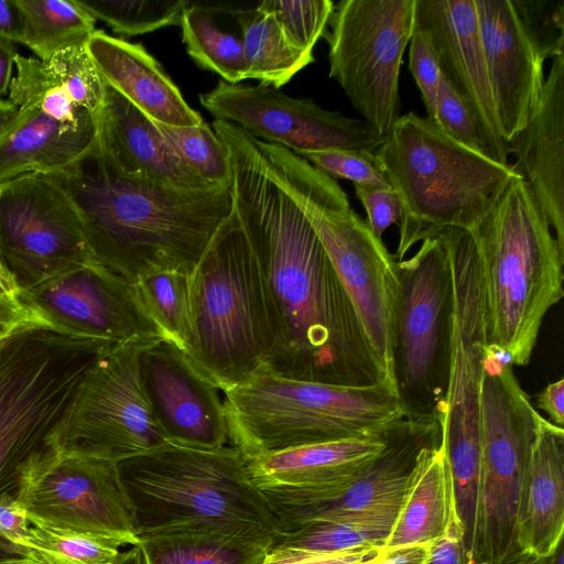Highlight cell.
Instances as JSON below:
<instances>
[{
    "label": "cell",
    "instance_id": "6da1fadb",
    "mask_svg": "<svg viewBox=\"0 0 564 564\" xmlns=\"http://www.w3.org/2000/svg\"><path fill=\"white\" fill-rule=\"evenodd\" d=\"M212 127L226 147L234 209L265 285L273 344L264 365L286 378L330 384L388 378L319 239L269 176L257 139L227 121Z\"/></svg>",
    "mask_w": 564,
    "mask_h": 564
},
{
    "label": "cell",
    "instance_id": "7a4b0ae2",
    "mask_svg": "<svg viewBox=\"0 0 564 564\" xmlns=\"http://www.w3.org/2000/svg\"><path fill=\"white\" fill-rule=\"evenodd\" d=\"M47 175L72 199L95 260L132 284L160 271L192 275L234 210L231 181L181 188L130 175L97 141L74 164Z\"/></svg>",
    "mask_w": 564,
    "mask_h": 564
},
{
    "label": "cell",
    "instance_id": "3957f363",
    "mask_svg": "<svg viewBox=\"0 0 564 564\" xmlns=\"http://www.w3.org/2000/svg\"><path fill=\"white\" fill-rule=\"evenodd\" d=\"M469 232L479 260L486 345L525 366L545 315L564 295V250L520 175Z\"/></svg>",
    "mask_w": 564,
    "mask_h": 564
},
{
    "label": "cell",
    "instance_id": "277c9868",
    "mask_svg": "<svg viewBox=\"0 0 564 564\" xmlns=\"http://www.w3.org/2000/svg\"><path fill=\"white\" fill-rule=\"evenodd\" d=\"M373 154L402 203L397 261L417 242L447 229L470 231L519 175L513 164H500L460 144L412 111L398 118Z\"/></svg>",
    "mask_w": 564,
    "mask_h": 564
},
{
    "label": "cell",
    "instance_id": "5b68a950",
    "mask_svg": "<svg viewBox=\"0 0 564 564\" xmlns=\"http://www.w3.org/2000/svg\"><path fill=\"white\" fill-rule=\"evenodd\" d=\"M224 394L229 444L247 459L371 434L405 417L388 378L330 384L286 378L262 365Z\"/></svg>",
    "mask_w": 564,
    "mask_h": 564
},
{
    "label": "cell",
    "instance_id": "8992f818",
    "mask_svg": "<svg viewBox=\"0 0 564 564\" xmlns=\"http://www.w3.org/2000/svg\"><path fill=\"white\" fill-rule=\"evenodd\" d=\"M192 332L185 354L220 391L267 364L273 332L265 285L235 212L191 275Z\"/></svg>",
    "mask_w": 564,
    "mask_h": 564
},
{
    "label": "cell",
    "instance_id": "52a82bcc",
    "mask_svg": "<svg viewBox=\"0 0 564 564\" xmlns=\"http://www.w3.org/2000/svg\"><path fill=\"white\" fill-rule=\"evenodd\" d=\"M269 176L297 205L324 247L388 378L397 260L350 207L339 184L289 149L257 140ZM393 382V381H392Z\"/></svg>",
    "mask_w": 564,
    "mask_h": 564
},
{
    "label": "cell",
    "instance_id": "ba28073f",
    "mask_svg": "<svg viewBox=\"0 0 564 564\" xmlns=\"http://www.w3.org/2000/svg\"><path fill=\"white\" fill-rule=\"evenodd\" d=\"M117 465L139 535L204 522L251 523L276 532L248 459L230 444L207 449L167 442Z\"/></svg>",
    "mask_w": 564,
    "mask_h": 564
},
{
    "label": "cell",
    "instance_id": "9c48e42d",
    "mask_svg": "<svg viewBox=\"0 0 564 564\" xmlns=\"http://www.w3.org/2000/svg\"><path fill=\"white\" fill-rule=\"evenodd\" d=\"M109 343L45 326L0 340V497L15 496L22 466L45 440Z\"/></svg>",
    "mask_w": 564,
    "mask_h": 564
},
{
    "label": "cell",
    "instance_id": "30bf717a",
    "mask_svg": "<svg viewBox=\"0 0 564 564\" xmlns=\"http://www.w3.org/2000/svg\"><path fill=\"white\" fill-rule=\"evenodd\" d=\"M511 356L485 346L480 404V480L471 564H507L522 552L518 524L535 437V416Z\"/></svg>",
    "mask_w": 564,
    "mask_h": 564
},
{
    "label": "cell",
    "instance_id": "8fae6325",
    "mask_svg": "<svg viewBox=\"0 0 564 564\" xmlns=\"http://www.w3.org/2000/svg\"><path fill=\"white\" fill-rule=\"evenodd\" d=\"M391 377L406 419L443 422L451 370L453 291L442 235L397 261Z\"/></svg>",
    "mask_w": 564,
    "mask_h": 564
},
{
    "label": "cell",
    "instance_id": "7c38bea8",
    "mask_svg": "<svg viewBox=\"0 0 564 564\" xmlns=\"http://www.w3.org/2000/svg\"><path fill=\"white\" fill-rule=\"evenodd\" d=\"M442 236L453 291L451 370L442 440L456 513L464 532L473 534L480 480V404L486 346L480 269L469 231L451 228Z\"/></svg>",
    "mask_w": 564,
    "mask_h": 564
},
{
    "label": "cell",
    "instance_id": "4fadbf2b",
    "mask_svg": "<svg viewBox=\"0 0 564 564\" xmlns=\"http://www.w3.org/2000/svg\"><path fill=\"white\" fill-rule=\"evenodd\" d=\"M156 339L106 346L47 434L45 446L119 463L167 443L139 373L141 351Z\"/></svg>",
    "mask_w": 564,
    "mask_h": 564
},
{
    "label": "cell",
    "instance_id": "5bb4252c",
    "mask_svg": "<svg viewBox=\"0 0 564 564\" xmlns=\"http://www.w3.org/2000/svg\"><path fill=\"white\" fill-rule=\"evenodd\" d=\"M415 0H341L329 19V77L364 121L387 135L400 117L399 75Z\"/></svg>",
    "mask_w": 564,
    "mask_h": 564
},
{
    "label": "cell",
    "instance_id": "9a60e30c",
    "mask_svg": "<svg viewBox=\"0 0 564 564\" xmlns=\"http://www.w3.org/2000/svg\"><path fill=\"white\" fill-rule=\"evenodd\" d=\"M15 499L33 525L139 544L117 463L46 447L22 466Z\"/></svg>",
    "mask_w": 564,
    "mask_h": 564
},
{
    "label": "cell",
    "instance_id": "2e32d148",
    "mask_svg": "<svg viewBox=\"0 0 564 564\" xmlns=\"http://www.w3.org/2000/svg\"><path fill=\"white\" fill-rule=\"evenodd\" d=\"M0 256L22 292L96 261L72 199L41 173L0 185Z\"/></svg>",
    "mask_w": 564,
    "mask_h": 564
},
{
    "label": "cell",
    "instance_id": "e0dca14e",
    "mask_svg": "<svg viewBox=\"0 0 564 564\" xmlns=\"http://www.w3.org/2000/svg\"><path fill=\"white\" fill-rule=\"evenodd\" d=\"M199 101L215 119L234 123L253 138L295 154L325 150L375 152L386 138L364 120L260 84L231 85L220 79L212 90L199 95Z\"/></svg>",
    "mask_w": 564,
    "mask_h": 564
},
{
    "label": "cell",
    "instance_id": "ac0fdd59",
    "mask_svg": "<svg viewBox=\"0 0 564 564\" xmlns=\"http://www.w3.org/2000/svg\"><path fill=\"white\" fill-rule=\"evenodd\" d=\"M441 441L440 420L403 417L393 425L379 456L346 486L329 490L260 489L275 517L276 531L401 507L423 452Z\"/></svg>",
    "mask_w": 564,
    "mask_h": 564
},
{
    "label": "cell",
    "instance_id": "d6986e66",
    "mask_svg": "<svg viewBox=\"0 0 564 564\" xmlns=\"http://www.w3.org/2000/svg\"><path fill=\"white\" fill-rule=\"evenodd\" d=\"M22 300L72 336L109 344L166 338L137 286L97 261L24 290Z\"/></svg>",
    "mask_w": 564,
    "mask_h": 564
},
{
    "label": "cell",
    "instance_id": "ffe728a7",
    "mask_svg": "<svg viewBox=\"0 0 564 564\" xmlns=\"http://www.w3.org/2000/svg\"><path fill=\"white\" fill-rule=\"evenodd\" d=\"M145 397L169 442L214 449L229 444L219 390L167 338L150 343L139 356Z\"/></svg>",
    "mask_w": 564,
    "mask_h": 564
},
{
    "label": "cell",
    "instance_id": "44dd1931",
    "mask_svg": "<svg viewBox=\"0 0 564 564\" xmlns=\"http://www.w3.org/2000/svg\"><path fill=\"white\" fill-rule=\"evenodd\" d=\"M413 26L426 32L441 73L473 111L488 158L507 164L503 139L487 70L474 0H415Z\"/></svg>",
    "mask_w": 564,
    "mask_h": 564
},
{
    "label": "cell",
    "instance_id": "7402d4cb",
    "mask_svg": "<svg viewBox=\"0 0 564 564\" xmlns=\"http://www.w3.org/2000/svg\"><path fill=\"white\" fill-rule=\"evenodd\" d=\"M474 1L500 129L509 143L539 109L544 59L511 0Z\"/></svg>",
    "mask_w": 564,
    "mask_h": 564
},
{
    "label": "cell",
    "instance_id": "603a6c76",
    "mask_svg": "<svg viewBox=\"0 0 564 564\" xmlns=\"http://www.w3.org/2000/svg\"><path fill=\"white\" fill-rule=\"evenodd\" d=\"M517 173L528 183L564 250V54L552 58L534 117L509 141Z\"/></svg>",
    "mask_w": 564,
    "mask_h": 564
},
{
    "label": "cell",
    "instance_id": "cb8c5ba5",
    "mask_svg": "<svg viewBox=\"0 0 564 564\" xmlns=\"http://www.w3.org/2000/svg\"><path fill=\"white\" fill-rule=\"evenodd\" d=\"M18 115L0 138V185L18 176L53 174L83 158L96 143L98 119L64 122L25 94L9 91Z\"/></svg>",
    "mask_w": 564,
    "mask_h": 564
},
{
    "label": "cell",
    "instance_id": "d4e9b609",
    "mask_svg": "<svg viewBox=\"0 0 564 564\" xmlns=\"http://www.w3.org/2000/svg\"><path fill=\"white\" fill-rule=\"evenodd\" d=\"M87 51L105 84L151 120L177 127L204 121L141 44L96 29L87 43Z\"/></svg>",
    "mask_w": 564,
    "mask_h": 564
},
{
    "label": "cell",
    "instance_id": "484cf974",
    "mask_svg": "<svg viewBox=\"0 0 564 564\" xmlns=\"http://www.w3.org/2000/svg\"><path fill=\"white\" fill-rule=\"evenodd\" d=\"M397 422L358 437L305 445L250 458V475L259 489L341 488L379 456Z\"/></svg>",
    "mask_w": 564,
    "mask_h": 564
},
{
    "label": "cell",
    "instance_id": "4316f807",
    "mask_svg": "<svg viewBox=\"0 0 564 564\" xmlns=\"http://www.w3.org/2000/svg\"><path fill=\"white\" fill-rule=\"evenodd\" d=\"M97 142L121 171L181 188L210 185L188 170L175 155L153 120L107 86L98 118Z\"/></svg>",
    "mask_w": 564,
    "mask_h": 564
},
{
    "label": "cell",
    "instance_id": "83f0119b",
    "mask_svg": "<svg viewBox=\"0 0 564 564\" xmlns=\"http://www.w3.org/2000/svg\"><path fill=\"white\" fill-rule=\"evenodd\" d=\"M535 423L518 541L522 554L543 558L550 556L564 538V430L539 412Z\"/></svg>",
    "mask_w": 564,
    "mask_h": 564
},
{
    "label": "cell",
    "instance_id": "f1b7e54d",
    "mask_svg": "<svg viewBox=\"0 0 564 564\" xmlns=\"http://www.w3.org/2000/svg\"><path fill=\"white\" fill-rule=\"evenodd\" d=\"M275 533L251 523L204 522L139 535L144 564H262Z\"/></svg>",
    "mask_w": 564,
    "mask_h": 564
},
{
    "label": "cell",
    "instance_id": "f546056e",
    "mask_svg": "<svg viewBox=\"0 0 564 564\" xmlns=\"http://www.w3.org/2000/svg\"><path fill=\"white\" fill-rule=\"evenodd\" d=\"M453 499L442 440L423 452L384 549L435 541L445 531Z\"/></svg>",
    "mask_w": 564,
    "mask_h": 564
},
{
    "label": "cell",
    "instance_id": "4dcf8cb0",
    "mask_svg": "<svg viewBox=\"0 0 564 564\" xmlns=\"http://www.w3.org/2000/svg\"><path fill=\"white\" fill-rule=\"evenodd\" d=\"M400 508L315 520L279 530L270 550L337 553L375 545L384 546Z\"/></svg>",
    "mask_w": 564,
    "mask_h": 564
},
{
    "label": "cell",
    "instance_id": "1f68e13d",
    "mask_svg": "<svg viewBox=\"0 0 564 564\" xmlns=\"http://www.w3.org/2000/svg\"><path fill=\"white\" fill-rule=\"evenodd\" d=\"M234 14L241 31L247 79L280 89L315 61L289 42L273 13L260 4Z\"/></svg>",
    "mask_w": 564,
    "mask_h": 564
},
{
    "label": "cell",
    "instance_id": "d6a6232c",
    "mask_svg": "<svg viewBox=\"0 0 564 564\" xmlns=\"http://www.w3.org/2000/svg\"><path fill=\"white\" fill-rule=\"evenodd\" d=\"M21 14L19 43L44 64L56 54L86 46L96 20L75 0H15Z\"/></svg>",
    "mask_w": 564,
    "mask_h": 564
},
{
    "label": "cell",
    "instance_id": "836d02e7",
    "mask_svg": "<svg viewBox=\"0 0 564 564\" xmlns=\"http://www.w3.org/2000/svg\"><path fill=\"white\" fill-rule=\"evenodd\" d=\"M215 13L214 9L189 3L180 22L182 40L197 65L236 85L247 79L241 35L219 26Z\"/></svg>",
    "mask_w": 564,
    "mask_h": 564
},
{
    "label": "cell",
    "instance_id": "e575fe53",
    "mask_svg": "<svg viewBox=\"0 0 564 564\" xmlns=\"http://www.w3.org/2000/svg\"><path fill=\"white\" fill-rule=\"evenodd\" d=\"M134 285L166 338L185 350L192 332L191 275L160 271L141 278Z\"/></svg>",
    "mask_w": 564,
    "mask_h": 564
},
{
    "label": "cell",
    "instance_id": "d590c367",
    "mask_svg": "<svg viewBox=\"0 0 564 564\" xmlns=\"http://www.w3.org/2000/svg\"><path fill=\"white\" fill-rule=\"evenodd\" d=\"M95 20L121 35L134 36L180 25L186 0H75Z\"/></svg>",
    "mask_w": 564,
    "mask_h": 564
},
{
    "label": "cell",
    "instance_id": "8d00e7d4",
    "mask_svg": "<svg viewBox=\"0 0 564 564\" xmlns=\"http://www.w3.org/2000/svg\"><path fill=\"white\" fill-rule=\"evenodd\" d=\"M154 123L180 161L199 178L210 185L231 181L226 147L208 123L189 127Z\"/></svg>",
    "mask_w": 564,
    "mask_h": 564
},
{
    "label": "cell",
    "instance_id": "74e56055",
    "mask_svg": "<svg viewBox=\"0 0 564 564\" xmlns=\"http://www.w3.org/2000/svg\"><path fill=\"white\" fill-rule=\"evenodd\" d=\"M120 545L99 538L32 524L29 553L39 564H119Z\"/></svg>",
    "mask_w": 564,
    "mask_h": 564
},
{
    "label": "cell",
    "instance_id": "f35d334b",
    "mask_svg": "<svg viewBox=\"0 0 564 564\" xmlns=\"http://www.w3.org/2000/svg\"><path fill=\"white\" fill-rule=\"evenodd\" d=\"M45 65L72 101L98 119L104 109L107 85L97 70L87 45L63 51Z\"/></svg>",
    "mask_w": 564,
    "mask_h": 564
},
{
    "label": "cell",
    "instance_id": "ab89813d",
    "mask_svg": "<svg viewBox=\"0 0 564 564\" xmlns=\"http://www.w3.org/2000/svg\"><path fill=\"white\" fill-rule=\"evenodd\" d=\"M259 4L273 13L289 42L310 55L325 35L335 9L332 0H264Z\"/></svg>",
    "mask_w": 564,
    "mask_h": 564
},
{
    "label": "cell",
    "instance_id": "60d3db41",
    "mask_svg": "<svg viewBox=\"0 0 564 564\" xmlns=\"http://www.w3.org/2000/svg\"><path fill=\"white\" fill-rule=\"evenodd\" d=\"M534 47L544 59L564 54V0H511Z\"/></svg>",
    "mask_w": 564,
    "mask_h": 564
},
{
    "label": "cell",
    "instance_id": "b9f144b4",
    "mask_svg": "<svg viewBox=\"0 0 564 564\" xmlns=\"http://www.w3.org/2000/svg\"><path fill=\"white\" fill-rule=\"evenodd\" d=\"M433 122L455 141L488 158L487 145L473 111L442 73Z\"/></svg>",
    "mask_w": 564,
    "mask_h": 564
},
{
    "label": "cell",
    "instance_id": "7bdbcfd3",
    "mask_svg": "<svg viewBox=\"0 0 564 564\" xmlns=\"http://www.w3.org/2000/svg\"><path fill=\"white\" fill-rule=\"evenodd\" d=\"M332 178L348 180L354 185L391 187L367 150H325L297 154Z\"/></svg>",
    "mask_w": 564,
    "mask_h": 564
},
{
    "label": "cell",
    "instance_id": "ee69618b",
    "mask_svg": "<svg viewBox=\"0 0 564 564\" xmlns=\"http://www.w3.org/2000/svg\"><path fill=\"white\" fill-rule=\"evenodd\" d=\"M409 44V68L421 91L426 118L433 122L441 80L438 59L425 31L413 26Z\"/></svg>",
    "mask_w": 564,
    "mask_h": 564
},
{
    "label": "cell",
    "instance_id": "f6af8a7d",
    "mask_svg": "<svg viewBox=\"0 0 564 564\" xmlns=\"http://www.w3.org/2000/svg\"><path fill=\"white\" fill-rule=\"evenodd\" d=\"M384 555V546L379 545L337 553L269 550L262 564H380Z\"/></svg>",
    "mask_w": 564,
    "mask_h": 564
},
{
    "label": "cell",
    "instance_id": "bcb514c9",
    "mask_svg": "<svg viewBox=\"0 0 564 564\" xmlns=\"http://www.w3.org/2000/svg\"><path fill=\"white\" fill-rule=\"evenodd\" d=\"M357 198L367 214V225L381 239L383 232L402 215V203L392 187L354 185Z\"/></svg>",
    "mask_w": 564,
    "mask_h": 564
},
{
    "label": "cell",
    "instance_id": "7dc6e473",
    "mask_svg": "<svg viewBox=\"0 0 564 564\" xmlns=\"http://www.w3.org/2000/svg\"><path fill=\"white\" fill-rule=\"evenodd\" d=\"M425 564H470L465 549L463 525L456 513L454 499L445 531L431 543L430 556Z\"/></svg>",
    "mask_w": 564,
    "mask_h": 564
},
{
    "label": "cell",
    "instance_id": "c3c4849f",
    "mask_svg": "<svg viewBox=\"0 0 564 564\" xmlns=\"http://www.w3.org/2000/svg\"><path fill=\"white\" fill-rule=\"evenodd\" d=\"M31 531L32 523L15 496L0 497V533L29 553Z\"/></svg>",
    "mask_w": 564,
    "mask_h": 564
},
{
    "label": "cell",
    "instance_id": "681fc988",
    "mask_svg": "<svg viewBox=\"0 0 564 564\" xmlns=\"http://www.w3.org/2000/svg\"><path fill=\"white\" fill-rule=\"evenodd\" d=\"M30 326L51 327L50 323L22 297L0 296V340Z\"/></svg>",
    "mask_w": 564,
    "mask_h": 564
},
{
    "label": "cell",
    "instance_id": "f907efd6",
    "mask_svg": "<svg viewBox=\"0 0 564 564\" xmlns=\"http://www.w3.org/2000/svg\"><path fill=\"white\" fill-rule=\"evenodd\" d=\"M536 406L546 412L555 425L564 424V379L549 383L536 394Z\"/></svg>",
    "mask_w": 564,
    "mask_h": 564
},
{
    "label": "cell",
    "instance_id": "816d5d0a",
    "mask_svg": "<svg viewBox=\"0 0 564 564\" xmlns=\"http://www.w3.org/2000/svg\"><path fill=\"white\" fill-rule=\"evenodd\" d=\"M21 14L15 0H0V41L19 43Z\"/></svg>",
    "mask_w": 564,
    "mask_h": 564
},
{
    "label": "cell",
    "instance_id": "f5cc1de1",
    "mask_svg": "<svg viewBox=\"0 0 564 564\" xmlns=\"http://www.w3.org/2000/svg\"><path fill=\"white\" fill-rule=\"evenodd\" d=\"M431 543L399 546L386 550L380 564H425L430 556Z\"/></svg>",
    "mask_w": 564,
    "mask_h": 564
},
{
    "label": "cell",
    "instance_id": "db71d44e",
    "mask_svg": "<svg viewBox=\"0 0 564 564\" xmlns=\"http://www.w3.org/2000/svg\"><path fill=\"white\" fill-rule=\"evenodd\" d=\"M18 54L14 43L0 41V98L9 94L15 67L14 59Z\"/></svg>",
    "mask_w": 564,
    "mask_h": 564
},
{
    "label": "cell",
    "instance_id": "11a10c76",
    "mask_svg": "<svg viewBox=\"0 0 564 564\" xmlns=\"http://www.w3.org/2000/svg\"><path fill=\"white\" fill-rule=\"evenodd\" d=\"M0 564H39L30 554L0 533Z\"/></svg>",
    "mask_w": 564,
    "mask_h": 564
},
{
    "label": "cell",
    "instance_id": "9f6ffc18",
    "mask_svg": "<svg viewBox=\"0 0 564 564\" xmlns=\"http://www.w3.org/2000/svg\"><path fill=\"white\" fill-rule=\"evenodd\" d=\"M0 296L3 297H22V291L17 284L11 273L6 268L0 256Z\"/></svg>",
    "mask_w": 564,
    "mask_h": 564
},
{
    "label": "cell",
    "instance_id": "6f0895ef",
    "mask_svg": "<svg viewBox=\"0 0 564 564\" xmlns=\"http://www.w3.org/2000/svg\"><path fill=\"white\" fill-rule=\"evenodd\" d=\"M17 115L18 107L9 99L0 98V138L13 122Z\"/></svg>",
    "mask_w": 564,
    "mask_h": 564
},
{
    "label": "cell",
    "instance_id": "680465c9",
    "mask_svg": "<svg viewBox=\"0 0 564 564\" xmlns=\"http://www.w3.org/2000/svg\"><path fill=\"white\" fill-rule=\"evenodd\" d=\"M119 564H144L143 555L139 545L130 546L123 552Z\"/></svg>",
    "mask_w": 564,
    "mask_h": 564
},
{
    "label": "cell",
    "instance_id": "91938a15",
    "mask_svg": "<svg viewBox=\"0 0 564 564\" xmlns=\"http://www.w3.org/2000/svg\"><path fill=\"white\" fill-rule=\"evenodd\" d=\"M547 557L541 558V557L524 554L521 557H519L512 562H509L507 564H547Z\"/></svg>",
    "mask_w": 564,
    "mask_h": 564
},
{
    "label": "cell",
    "instance_id": "94428289",
    "mask_svg": "<svg viewBox=\"0 0 564 564\" xmlns=\"http://www.w3.org/2000/svg\"><path fill=\"white\" fill-rule=\"evenodd\" d=\"M547 564H564V542L561 541L554 552L547 557Z\"/></svg>",
    "mask_w": 564,
    "mask_h": 564
}]
</instances>
